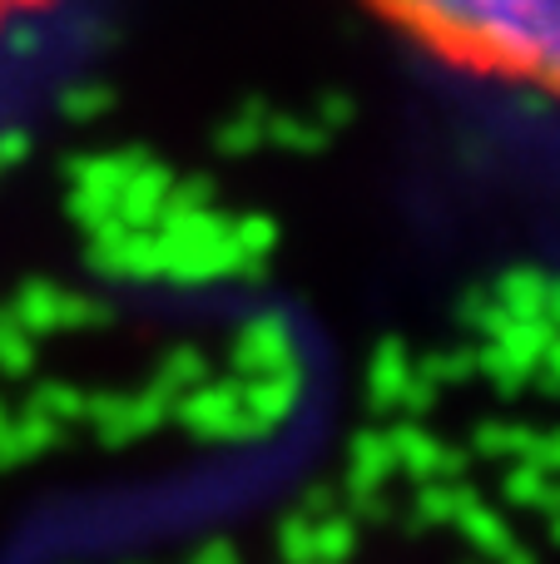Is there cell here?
<instances>
[{
  "instance_id": "6da1fadb",
  "label": "cell",
  "mask_w": 560,
  "mask_h": 564,
  "mask_svg": "<svg viewBox=\"0 0 560 564\" xmlns=\"http://www.w3.org/2000/svg\"><path fill=\"white\" fill-rule=\"evenodd\" d=\"M392 30L472 75L560 99V0H363Z\"/></svg>"
},
{
  "instance_id": "7a4b0ae2",
  "label": "cell",
  "mask_w": 560,
  "mask_h": 564,
  "mask_svg": "<svg viewBox=\"0 0 560 564\" xmlns=\"http://www.w3.org/2000/svg\"><path fill=\"white\" fill-rule=\"evenodd\" d=\"M45 6H55V0H0V30H10L25 15H40Z\"/></svg>"
}]
</instances>
